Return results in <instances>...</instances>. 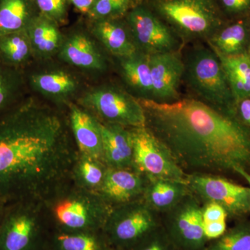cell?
<instances>
[{
  "instance_id": "cell-1",
  "label": "cell",
  "mask_w": 250,
  "mask_h": 250,
  "mask_svg": "<svg viewBox=\"0 0 250 250\" xmlns=\"http://www.w3.org/2000/svg\"><path fill=\"white\" fill-rule=\"evenodd\" d=\"M78 154L67 117L23 98L0 113V200L42 201L70 179Z\"/></svg>"
},
{
  "instance_id": "cell-2",
  "label": "cell",
  "mask_w": 250,
  "mask_h": 250,
  "mask_svg": "<svg viewBox=\"0 0 250 250\" xmlns=\"http://www.w3.org/2000/svg\"><path fill=\"white\" fill-rule=\"evenodd\" d=\"M139 101L146 126L186 173L234 172L250 167V131L233 115L195 99Z\"/></svg>"
},
{
  "instance_id": "cell-3",
  "label": "cell",
  "mask_w": 250,
  "mask_h": 250,
  "mask_svg": "<svg viewBox=\"0 0 250 250\" xmlns=\"http://www.w3.org/2000/svg\"><path fill=\"white\" fill-rule=\"evenodd\" d=\"M49 228L65 232L103 231L112 207L98 192L69 179L42 200Z\"/></svg>"
},
{
  "instance_id": "cell-4",
  "label": "cell",
  "mask_w": 250,
  "mask_h": 250,
  "mask_svg": "<svg viewBox=\"0 0 250 250\" xmlns=\"http://www.w3.org/2000/svg\"><path fill=\"white\" fill-rule=\"evenodd\" d=\"M49 229L42 200L11 202L0 225V250H42Z\"/></svg>"
},
{
  "instance_id": "cell-5",
  "label": "cell",
  "mask_w": 250,
  "mask_h": 250,
  "mask_svg": "<svg viewBox=\"0 0 250 250\" xmlns=\"http://www.w3.org/2000/svg\"><path fill=\"white\" fill-rule=\"evenodd\" d=\"M184 76L202 101L233 115L235 102L218 56L213 49L198 47L188 56Z\"/></svg>"
},
{
  "instance_id": "cell-6",
  "label": "cell",
  "mask_w": 250,
  "mask_h": 250,
  "mask_svg": "<svg viewBox=\"0 0 250 250\" xmlns=\"http://www.w3.org/2000/svg\"><path fill=\"white\" fill-rule=\"evenodd\" d=\"M102 123L135 128L146 126L144 108L134 95L111 84L90 88L77 103Z\"/></svg>"
},
{
  "instance_id": "cell-7",
  "label": "cell",
  "mask_w": 250,
  "mask_h": 250,
  "mask_svg": "<svg viewBox=\"0 0 250 250\" xmlns=\"http://www.w3.org/2000/svg\"><path fill=\"white\" fill-rule=\"evenodd\" d=\"M161 225V215L141 199L112 207L103 233L108 246L131 250Z\"/></svg>"
},
{
  "instance_id": "cell-8",
  "label": "cell",
  "mask_w": 250,
  "mask_h": 250,
  "mask_svg": "<svg viewBox=\"0 0 250 250\" xmlns=\"http://www.w3.org/2000/svg\"><path fill=\"white\" fill-rule=\"evenodd\" d=\"M156 9L176 30L188 39H208L221 25L214 0H159Z\"/></svg>"
},
{
  "instance_id": "cell-9",
  "label": "cell",
  "mask_w": 250,
  "mask_h": 250,
  "mask_svg": "<svg viewBox=\"0 0 250 250\" xmlns=\"http://www.w3.org/2000/svg\"><path fill=\"white\" fill-rule=\"evenodd\" d=\"M203 204L190 192L161 215V225L179 250H205L209 241L205 233Z\"/></svg>"
},
{
  "instance_id": "cell-10",
  "label": "cell",
  "mask_w": 250,
  "mask_h": 250,
  "mask_svg": "<svg viewBox=\"0 0 250 250\" xmlns=\"http://www.w3.org/2000/svg\"><path fill=\"white\" fill-rule=\"evenodd\" d=\"M136 170L147 177L187 182V173L147 126L130 128Z\"/></svg>"
},
{
  "instance_id": "cell-11",
  "label": "cell",
  "mask_w": 250,
  "mask_h": 250,
  "mask_svg": "<svg viewBox=\"0 0 250 250\" xmlns=\"http://www.w3.org/2000/svg\"><path fill=\"white\" fill-rule=\"evenodd\" d=\"M187 184L202 204H218L226 210L228 217L239 218L250 213V188L210 173L187 174Z\"/></svg>"
},
{
  "instance_id": "cell-12",
  "label": "cell",
  "mask_w": 250,
  "mask_h": 250,
  "mask_svg": "<svg viewBox=\"0 0 250 250\" xmlns=\"http://www.w3.org/2000/svg\"><path fill=\"white\" fill-rule=\"evenodd\" d=\"M127 26L138 50L149 54L178 50L173 33L149 10L138 6L128 12Z\"/></svg>"
},
{
  "instance_id": "cell-13",
  "label": "cell",
  "mask_w": 250,
  "mask_h": 250,
  "mask_svg": "<svg viewBox=\"0 0 250 250\" xmlns=\"http://www.w3.org/2000/svg\"><path fill=\"white\" fill-rule=\"evenodd\" d=\"M57 55L62 62L82 71L101 73L107 69L106 57L98 41L84 31H74L63 36Z\"/></svg>"
},
{
  "instance_id": "cell-14",
  "label": "cell",
  "mask_w": 250,
  "mask_h": 250,
  "mask_svg": "<svg viewBox=\"0 0 250 250\" xmlns=\"http://www.w3.org/2000/svg\"><path fill=\"white\" fill-rule=\"evenodd\" d=\"M152 82V100L170 103L177 100L185 64L178 50L149 55Z\"/></svg>"
},
{
  "instance_id": "cell-15",
  "label": "cell",
  "mask_w": 250,
  "mask_h": 250,
  "mask_svg": "<svg viewBox=\"0 0 250 250\" xmlns=\"http://www.w3.org/2000/svg\"><path fill=\"white\" fill-rule=\"evenodd\" d=\"M29 85L34 91L56 104L67 105L80 90L76 75L62 67H45L29 75Z\"/></svg>"
},
{
  "instance_id": "cell-16",
  "label": "cell",
  "mask_w": 250,
  "mask_h": 250,
  "mask_svg": "<svg viewBox=\"0 0 250 250\" xmlns=\"http://www.w3.org/2000/svg\"><path fill=\"white\" fill-rule=\"evenodd\" d=\"M147 177L136 169L108 168L98 193L112 207L143 199Z\"/></svg>"
},
{
  "instance_id": "cell-17",
  "label": "cell",
  "mask_w": 250,
  "mask_h": 250,
  "mask_svg": "<svg viewBox=\"0 0 250 250\" xmlns=\"http://www.w3.org/2000/svg\"><path fill=\"white\" fill-rule=\"evenodd\" d=\"M67 107L69 126L79 154L104 163L100 122L78 104L70 103Z\"/></svg>"
},
{
  "instance_id": "cell-18",
  "label": "cell",
  "mask_w": 250,
  "mask_h": 250,
  "mask_svg": "<svg viewBox=\"0 0 250 250\" xmlns=\"http://www.w3.org/2000/svg\"><path fill=\"white\" fill-rule=\"evenodd\" d=\"M100 122L104 162L108 168L136 169L130 128Z\"/></svg>"
},
{
  "instance_id": "cell-19",
  "label": "cell",
  "mask_w": 250,
  "mask_h": 250,
  "mask_svg": "<svg viewBox=\"0 0 250 250\" xmlns=\"http://www.w3.org/2000/svg\"><path fill=\"white\" fill-rule=\"evenodd\" d=\"M92 21V35L113 56L121 58L139 51L129 27L118 19Z\"/></svg>"
},
{
  "instance_id": "cell-20",
  "label": "cell",
  "mask_w": 250,
  "mask_h": 250,
  "mask_svg": "<svg viewBox=\"0 0 250 250\" xmlns=\"http://www.w3.org/2000/svg\"><path fill=\"white\" fill-rule=\"evenodd\" d=\"M190 192L187 182L147 177L143 200L161 215L175 207Z\"/></svg>"
},
{
  "instance_id": "cell-21",
  "label": "cell",
  "mask_w": 250,
  "mask_h": 250,
  "mask_svg": "<svg viewBox=\"0 0 250 250\" xmlns=\"http://www.w3.org/2000/svg\"><path fill=\"white\" fill-rule=\"evenodd\" d=\"M59 24L42 16L31 20L26 30L30 40L34 57L46 60L57 55L63 40Z\"/></svg>"
},
{
  "instance_id": "cell-22",
  "label": "cell",
  "mask_w": 250,
  "mask_h": 250,
  "mask_svg": "<svg viewBox=\"0 0 250 250\" xmlns=\"http://www.w3.org/2000/svg\"><path fill=\"white\" fill-rule=\"evenodd\" d=\"M122 77L138 100H152V82L149 54L137 51L118 58Z\"/></svg>"
},
{
  "instance_id": "cell-23",
  "label": "cell",
  "mask_w": 250,
  "mask_h": 250,
  "mask_svg": "<svg viewBox=\"0 0 250 250\" xmlns=\"http://www.w3.org/2000/svg\"><path fill=\"white\" fill-rule=\"evenodd\" d=\"M108 245L103 231L65 232L49 228L45 250H106Z\"/></svg>"
},
{
  "instance_id": "cell-24",
  "label": "cell",
  "mask_w": 250,
  "mask_h": 250,
  "mask_svg": "<svg viewBox=\"0 0 250 250\" xmlns=\"http://www.w3.org/2000/svg\"><path fill=\"white\" fill-rule=\"evenodd\" d=\"M214 52V51H213ZM218 56L236 103L250 98V57L247 52Z\"/></svg>"
},
{
  "instance_id": "cell-25",
  "label": "cell",
  "mask_w": 250,
  "mask_h": 250,
  "mask_svg": "<svg viewBox=\"0 0 250 250\" xmlns=\"http://www.w3.org/2000/svg\"><path fill=\"white\" fill-rule=\"evenodd\" d=\"M33 0H0V37L24 30L34 14Z\"/></svg>"
},
{
  "instance_id": "cell-26",
  "label": "cell",
  "mask_w": 250,
  "mask_h": 250,
  "mask_svg": "<svg viewBox=\"0 0 250 250\" xmlns=\"http://www.w3.org/2000/svg\"><path fill=\"white\" fill-rule=\"evenodd\" d=\"M34 58L26 29L0 37V62L21 69Z\"/></svg>"
},
{
  "instance_id": "cell-27",
  "label": "cell",
  "mask_w": 250,
  "mask_h": 250,
  "mask_svg": "<svg viewBox=\"0 0 250 250\" xmlns=\"http://www.w3.org/2000/svg\"><path fill=\"white\" fill-rule=\"evenodd\" d=\"M107 169L103 161L78 154L72 167L70 180L77 187L98 192Z\"/></svg>"
},
{
  "instance_id": "cell-28",
  "label": "cell",
  "mask_w": 250,
  "mask_h": 250,
  "mask_svg": "<svg viewBox=\"0 0 250 250\" xmlns=\"http://www.w3.org/2000/svg\"><path fill=\"white\" fill-rule=\"evenodd\" d=\"M248 29L243 21L230 24L208 38L210 49L223 55L242 53L246 45Z\"/></svg>"
},
{
  "instance_id": "cell-29",
  "label": "cell",
  "mask_w": 250,
  "mask_h": 250,
  "mask_svg": "<svg viewBox=\"0 0 250 250\" xmlns=\"http://www.w3.org/2000/svg\"><path fill=\"white\" fill-rule=\"evenodd\" d=\"M26 81L21 69L0 62V113L22 100Z\"/></svg>"
},
{
  "instance_id": "cell-30",
  "label": "cell",
  "mask_w": 250,
  "mask_h": 250,
  "mask_svg": "<svg viewBox=\"0 0 250 250\" xmlns=\"http://www.w3.org/2000/svg\"><path fill=\"white\" fill-rule=\"evenodd\" d=\"M205 250H250V222L228 229L223 236L210 241Z\"/></svg>"
},
{
  "instance_id": "cell-31",
  "label": "cell",
  "mask_w": 250,
  "mask_h": 250,
  "mask_svg": "<svg viewBox=\"0 0 250 250\" xmlns=\"http://www.w3.org/2000/svg\"><path fill=\"white\" fill-rule=\"evenodd\" d=\"M133 0H95L93 7L87 14L92 21L118 19L126 14Z\"/></svg>"
},
{
  "instance_id": "cell-32",
  "label": "cell",
  "mask_w": 250,
  "mask_h": 250,
  "mask_svg": "<svg viewBox=\"0 0 250 250\" xmlns=\"http://www.w3.org/2000/svg\"><path fill=\"white\" fill-rule=\"evenodd\" d=\"M131 250H179L162 225L153 230Z\"/></svg>"
},
{
  "instance_id": "cell-33",
  "label": "cell",
  "mask_w": 250,
  "mask_h": 250,
  "mask_svg": "<svg viewBox=\"0 0 250 250\" xmlns=\"http://www.w3.org/2000/svg\"><path fill=\"white\" fill-rule=\"evenodd\" d=\"M40 14L59 25L65 23L67 16L66 0H33Z\"/></svg>"
},
{
  "instance_id": "cell-34",
  "label": "cell",
  "mask_w": 250,
  "mask_h": 250,
  "mask_svg": "<svg viewBox=\"0 0 250 250\" xmlns=\"http://www.w3.org/2000/svg\"><path fill=\"white\" fill-rule=\"evenodd\" d=\"M204 223H212V222L223 221L227 220L228 218V213L224 208L214 203V202H208L203 204Z\"/></svg>"
},
{
  "instance_id": "cell-35",
  "label": "cell",
  "mask_w": 250,
  "mask_h": 250,
  "mask_svg": "<svg viewBox=\"0 0 250 250\" xmlns=\"http://www.w3.org/2000/svg\"><path fill=\"white\" fill-rule=\"evenodd\" d=\"M223 9L232 14H241L250 10V0H220Z\"/></svg>"
},
{
  "instance_id": "cell-36",
  "label": "cell",
  "mask_w": 250,
  "mask_h": 250,
  "mask_svg": "<svg viewBox=\"0 0 250 250\" xmlns=\"http://www.w3.org/2000/svg\"><path fill=\"white\" fill-rule=\"evenodd\" d=\"M227 229V220L205 223V235L209 242L223 236Z\"/></svg>"
},
{
  "instance_id": "cell-37",
  "label": "cell",
  "mask_w": 250,
  "mask_h": 250,
  "mask_svg": "<svg viewBox=\"0 0 250 250\" xmlns=\"http://www.w3.org/2000/svg\"><path fill=\"white\" fill-rule=\"evenodd\" d=\"M238 104V112L242 121L250 126V98L244 99Z\"/></svg>"
},
{
  "instance_id": "cell-38",
  "label": "cell",
  "mask_w": 250,
  "mask_h": 250,
  "mask_svg": "<svg viewBox=\"0 0 250 250\" xmlns=\"http://www.w3.org/2000/svg\"><path fill=\"white\" fill-rule=\"evenodd\" d=\"M69 1L80 12L87 15L93 7L95 0H69Z\"/></svg>"
},
{
  "instance_id": "cell-39",
  "label": "cell",
  "mask_w": 250,
  "mask_h": 250,
  "mask_svg": "<svg viewBox=\"0 0 250 250\" xmlns=\"http://www.w3.org/2000/svg\"><path fill=\"white\" fill-rule=\"evenodd\" d=\"M234 172H236V173L239 174L240 175H241L243 178L246 179L247 182H248V183L249 184L250 186V174L247 172L246 169L240 168V167H238V168L235 169Z\"/></svg>"
},
{
  "instance_id": "cell-40",
  "label": "cell",
  "mask_w": 250,
  "mask_h": 250,
  "mask_svg": "<svg viewBox=\"0 0 250 250\" xmlns=\"http://www.w3.org/2000/svg\"><path fill=\"white\" fill-rule=\"evenodd\" d=\"M7 205L8 204L6 202L0 200V225H1V220H2L3 217H4L5 210H6Z\"/></svg>"
},
{
  "instance_id": "cell-41",
  "label": "cell",
  "mask_w": 250,
  "mask_h": 250,
  "mask_svg": "<svg viewBox=\"0 0 250 250\" xmlns=\"http://www.w3.org/2000/svg\"><path fill=\"white\" fill-rule=\"evenodd\" d=\"M106 250H125L121 248H115V247L108 246Z\"/></svg>"
},
{
  "instance_id": "cell-42",
  "label": "cell",
  "mask_w": 250,
  "mask_h": 250,
  "mask_svg": "<svg viewBox=\"0 0 250 250\" xmlns=\"http://www.w3.org/2000/svg\"><path fill=\"white\" fill-rule=\"evenodd\" d=\"M248 55H249V57H250V47H249V52H248Z\"/></svg>"
},
{
  "instance_id": "cell-43",
  "label": "cell",
  "mask_w": 250,
  "mask_h": 250,
  "mask_svg": "<svg viewBox=\"0 0 250 250\" xmlns=\"http://www.w3.org/2000/svg\"></svg>"
},
{
  "instance_id": "cell-44",
  "label": "cell",
  "mask_w": 250,
  "mask_h": 250,
  "mask_svg": "<svg viewBox=\"0 0 250 250\" xmlns=\"http://www.w3.org/2000/svg\"><path fill=\"white\" fill-rule=\"evenodd\" d=\"M42 250H45V248H43V249H42Z\"/></svg>"
}]
</instances>
